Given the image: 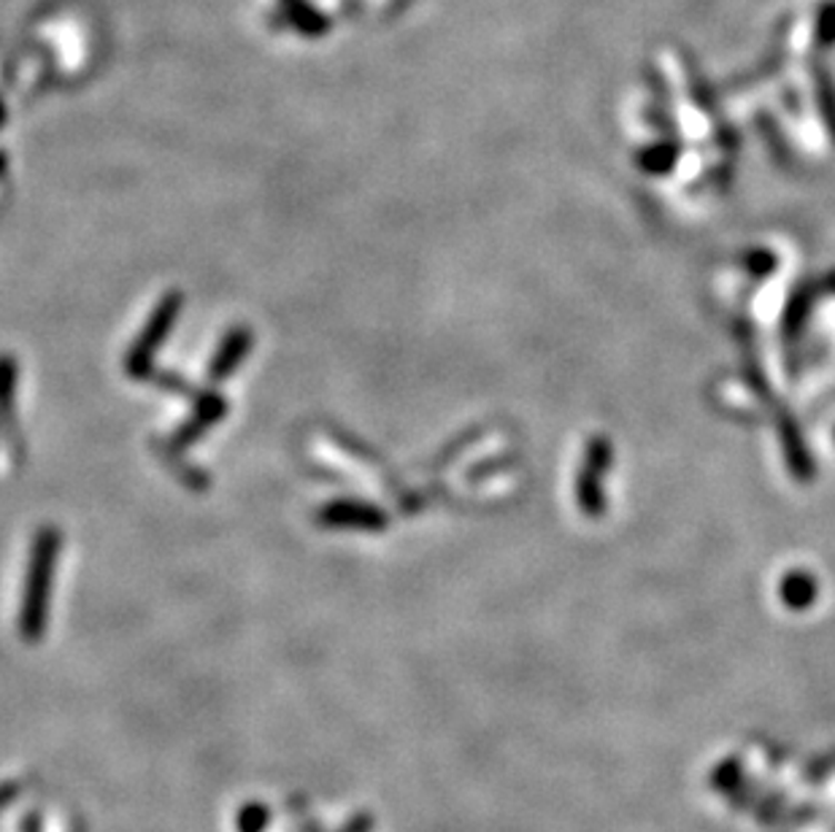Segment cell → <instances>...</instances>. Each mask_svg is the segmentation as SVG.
<instances>
[{"label": "cell", "mask_w": 835, "mask_h": 832, "mask_svg": "<svg viewBox=\"0 0 835 832\" xmlns=\"http://www.w3.org/2000/svg\"><path fill=\"white\" fill-rule=\"evenodd\" d=\"M60 551V536L52 527H43L36 536L33 549H30L28 576H24V598H22V636L28 641L43 632L49 611V595H52V579H54V562H58Z\"/></svg>", "instance_id": "obj_1"}, {"label": "cell", "mask_w": 835, "mask_h": 832, "mask_svg": "<svg viewBox=\"0 0 835 832\" xmlns=\"http://www.w3.org/2000/svg\"><path fill=\"white\" fill-rule=\"evenodd\" d=\"M182 306H184L182 292H168L163 301L158 303L152 319L147 322V327H143L139 338H135V344L130 346L128 359H124V368H128L130 376L133 378L149 376V371H152V363H154V354H158L160 346H163V341L171 335L179 314H182Z\"/></svg>", "instance_id": "obj_2"}, {"label": "cell", "mask_w": 835, "mask_h": 832, "mask_svg": "<svg viewBox=\"0 0 835 832\" xmlns=\"http://www.w3.org/2000/svg\"><path fill=\"white\" fill-rule=\"evenodd\" d=\"M320 521L333 530H363L379 532L384 530L388 519L376 506L363 500H333L320 511Z\"/></svg>", "instance_id": "obj_3"}, {"label": "cell", "mask_w": 835, "mask_h": 832, "mask_svg": "<svg viewBox=\"0 0 835 832\" xmlns=\"http://www.w3.org/2000/svg\"><path fill=\"white\" fill-rule=\"evenodd\" d=\"M252 344L254 335L249 327H233V331L224 335L220 349H217L214 359H211L209 376L214 378V382H224V378L233 376L235 371L241 368V363L247 359V354L252 352Z\"/></svg>", "instance_id": "obj_4"}, {"label": "cell", "mask_w": 835, "mask_h": 832, "mask_svg": "<svg viewBox=\"0 0 835 832\" xmlns=\"http://www.w3.org/2000/svg\"><path fill=\"white\" fill-rule=\"evenodd\" d=\"M224 412H228V406H224V400L220 395H203L195 406V416H192V419L187 422L182 430L177 433L179 449H182V446H190L192 440L201 438L203 433L209 430V427H214L217 422L222 419Z\"/></svg>", "instance_id": "obj_5"}, {"label": "cell", "mask_w": 835, "mask_h": 832, "mask_svg": "<svg viewBox=\"0 0 835 832\" xmlns=\"http://www.w3.org/2000/svg\"><path fill=\"white\" fill-rule=\"evenodd\" d=\"M814 90L822 116H825L827 128L835 135V84L825 65H814Z\"/></svg>", "instance_id": "obj_6"}, {"label": "cell", "mask_w": 835, "mask_h": 832, "mask_svg": "<svg viewBox=\"0 0 835 832\" xmlns=\"http://www.w3.org/2000/svg\"><path fill=\"white\" fill-rule=\"evenodd\" d=\"M17 393V363L9 354H0V419H9Z\"/></svg>", "instance_id": "obj_7"}, {"label": "cell", "mask_w": 835, "mask_h": 832, "mask_svg": "<svg viewBox=\"0 0 835 832\" xmlns=\"http://www.w3.org/2000/svg\"><path fill=\"white\" fill-rule=\"evenodd\" d=\"M814 41L822 49L835 47V0H825L814 17Z\"/></svg>", "instance_id": "obj_8"}, {"label": "cell", "mask_w": 835, "mask_h": 832, "mask_svg": "<svg viewBox=\"0 0 835 832\" xmlns=\"http://www.w3.org/2000/svg\"><path fill=\"white\" fill-rule=\"evenodd\" d=\"M671 163H673V146L650 149V160H646V165L654 168V171H663V168H668Z\"/></svg>", "instance_id": "obj_9"}, {"label": "cell", "mask_w": 835, "mask_h": 832, "mask_svg": "<svg viewBox=\"0 0 835 832\" xmlns=\"http://www.w3.org/2000/svg\"><path fill=\"white\" fill-rule=\"evenodd\" d=\"M0 114H3V109H0ZM0 120H3V116H0Z\"/></svg>", "instance_id": "obj_10"}]
</instances>
